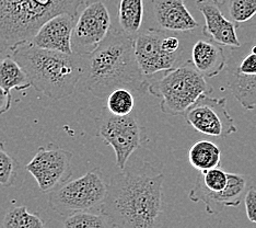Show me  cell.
I'll return each mask as SVG.
<instances>
[{
    "instance_id": "6da1fadb",
    "label": "cell",
    "mask_w": 256,
    "mask_h": 228,
    "mask_svg": "<svg viewBox=\"0 0 256 228\" xmlns=\"http://www.w3.org/2000/svg\"><path fill=\"white\" fill-rule=\"evenodd\" d=\"M162 165L148 160L113 174L100 212L114 228H160L164 213Z\"/></svg>"
},
{
    "instance_id": "7a4b0ae2",
    "label": "cell",
    "mask_w": 256,
    "mask_h": 228,
    "mask_svg": "<svg viewBox=\"0 0 256 228\" xmlns=\"http://www.w3.org/2000/svg\"><path fill=\"white\" fill-rule=\"evenodd\" d=\"M84 57V70L80 81L96 98L106 99L118 88L148 92L149 83L138 65L135 39L130 35L112 29L100 46Z\"/></svg>"
},
{
    "instance_id": "3957f363",
    "label": "cell",
    "mask_w": 256,
    "mask_h": 228,
    "mask_svg": "<svg viewBox=\"0 0 256 228\" xmlns=\"http://www.w3.org/2000/svg\"><path fill=\"white\" fill-rule=\"evenodd\" d=\"M9 52L34 89L53 100L72 96L82 78L84 56L40 49L31 41L16 44Z\"/></svg>"
},
{
    "instance_id": "277c9868",
    "label": "cell",
    "mask_w": 256,
    "mask_h": 228,
    "mask_svg": "<svg viewBox=\"0 0 256 228\" xmlns=\"http://www.w3.org/2000/svg\"><path fill=\"white\" fill-rule=\"evenodd\" d=\"M86 0H0V48L10 51L31 41L46 21L60 15L78 17Z\"/></svg>"
},
{
    "instance_id": "5b68a950",
    "label": "cell",
    "mask_w": 256,
    "mask_h": 228,
    "mask_svg": "<svg viewBox=\"0 0 256 228\" xmlns=\"http://www.w3.org/2000/svg\"><path fill=\"white\" fill-rule=\"evenodd\" d=\"M192 61L164 73L161 79L149 84L151 96L161 98L160 110L168 115H184L202 95H210L212 88Z\"/></svg>"
},
{
    "instance_id": "8992f818",
    "label": "cell",
    "mask_w": 256,
    "mask_h": 228,
    "mask_svg": "<svg viewBox=\"0 0 256 228\" xmlns=\"http://www.w3.org/2000/svg\"><path fill=\"white\" fill-rule=\"evenodd\" d=\"M108 184L100 169L93 168L48 192L50 207L62 216L96 208L100 210L106 197Z\"/></svg>"
},
{
    "instance_id": "52a82bcc",
    "label": "cell",
    "mask_w": 256,
    "mask_h": 228,
    "mask_svg": "<svg viewBox=\"0 0 256 228\" xmlns=\"http://www.w3.org/2000/svg\"><path fill=\"white\" fill-rule=\"evenodd\" d=\"M98 136L114 149L116 165L123 170L132 154L146 142L142 125L135 115H114L106 108L98 119Z\"/></svg>"
},
{
    "instance_id": "ba28073f",
    "label": "cell",
    "mask_w": 256,
    "mask_h": 228,
    "mask_svg": "<svg viewBox=\"0 0 256 228\" xmlns=\"http://www.w3.org/2000/svg\"><path fill=\"white\" fill-rule=\"evenodd\" d=\"M226 87L242 108L256 109V40L231 49Z\"/></svg>"
},
{
    "instance_id": "9c48e42d",
    "label": "cell",
    "mask_w": 256,
    "mask_h": 228,
    "mask_svg": "<svg viewBox=\"0 0 256 228\" xmlns=\"http://www.w3.org/2000/svg\"><path fill=\"white\" fill-rule=\"evenodd\" d=\"M72 151L50 143L38 147L36 154L26 166L43 192H50L72 177Z\"/></svg>"
},
{
    "instance_id": "30bf717a",
    "label": "cell",
    "mask_w": 256,
    "mask_h": 228,
    "mask_svg": "<svg viewBox=\"0 0 256 228\" xmlns=\"http://www.w3.org/2000/svg\"><path fill=\"white\" fill-rule=\"evenodd\" d=\"M112 30L108 9L102 2H94L80 11L74 28L72 49L74 54H92Z\"/></svg>"
},
{
    "instance_id": "8fae6325",
    "label": "cell",
    "mask_w": 256,
    "mask_h": 228,
    "mask_svg": "<svg viewBox=\"0 0 256 228\" xmlns=\"http://www.w3.org/2000/svg\"><path fill=\"white\" fill-rule=\"evenodd\" d=\"M186 123L197 132L212 137H226L238 132L226 98L202 95L184 113Z\"/></svg>"
},
{
    "instance_id": "7c38bea8",
    "label": "cell",
    "mask_w": 256,
    "mask_h": 228,
    "mask_svg": "<svg viewBox=\"0 0 256 228\" xmlns=\"http://www.w3.org/2000/svg\"><path fill=\"white\" fill-rule=\"evenodd\" d=\"M166 33L158 29H148L135 39V54L142 74L151 77L156 73L174 68L178 53H168L162 49Z\"/></svg>"
},
{
    "instance_id": "4fadbf2b",
    "label": "cell",
    "mask_w": 256,
    "mask_h": 228,
    "mask_svg": "<svg viewBox=\"0 0 256 228\" xmlns=\"http://www.w3.org/2000/svg\"><path fill=\"white\" fill-rule=\"evenodd\" d=\"M197 9L200 11L205 27L202 34L208 40L218 43L221 46H229L231 49L240 48L236 33V25L230 21L221 9L220 0H195Z\"/></svg>"
},
{
    "instance_id": "5bb4252c",
    "label": "cell",
    "mask_w": 256,
    "mask_h": 228,
    "mask_svg": "<svg viewBox=\"0 0 256 228\" xmlns=\"http://www.w3.org/2000/svg\"><path fill=\"white\" fill-rule=\"evenodd\" d=\"M77 17L60 14L46 21L31 42L44 50L72 54V38Z\"/></svg>"
},
{
    "instance_id": "9a60e30c",
    "label": "cell",
    "mask_w": 256,
    "mask_h": 228,
    "mask_svg": "<svg viewBox=\"0 0 256 228\" xmlns=\"http://www.w3.org/2000/svg\"><path fill=\"white\" fill-rule=\"evenodd\" d=\"M156 23L166 31L188 32L200 27L184 0H152Z\"/></svg>"
},
{
    "instance_id": "2e32d148",
    "label": "cell",
    "mask_w": 256,
    "mask_h": 228,
    "mask_svg": "<svg viewBox=\"0 0 256 228\" xmlns=\"http://www.w3.org/2000/svg\"><path fill=\"white\" fill-rule=\"evenodd\" d=\"M248 189V178L246 175L229 173L228 185L224 191L216 194L204 195L200 198V202L205 204V209L209 215H217L226 207L240 205Z\"/></svg>"
},
{
    "instance_id": "e0dca14e",
    "label": "cell",
    "mask_w": 256,
    "mask_h": 228,
    "mask_svg": "<svg viewBox=\"0 0 256 228\" xmlns=\"http://www.w3.org/2000/svg\"><path fill=\"white\" fill-rule=\"evenodd\" d=\"M192 62L206 78L218 76L226 66V57L221 45L212 40H200L192 50Z\"/></svg>"
},
{
    "instance_id": "ac0fdd59",
    "label": "cell",
    "mask_w": 256,
    "mask_h": 228,
    "mask_svg": "<svg viewBox=\"0 0 256 228\" xmlns=\"http://www.w3.org/2000/svg\"><path fill=\"white\" fill-rule=\"evenodd\" d=\"M188 160L192 167L198 171L217 168L221 163V149L212 140H198L190 147Z\"/></svg>"
},
{
    "instance_id": "d6986e66",
    "label": "cell",
    "mask_w": 256,
    "mask_h": 228,
    "mask_svg": "<svg viewBox=\"0 0 256 228\" xmlns=\"http://www.w3.org/2000/svg\"><path fill=\"white\" fill-rule=\"evenodd\" d=\"M0 86L6 90H26L32 86L24 69L12 56L0 62Z\"/></svg>"
},
{
    "instance_id": "ffe728a7",
    "label": "cell",
    "mask_w": 256,
    "mask_h": 228,
    "mask_svg": "<svg viewBox=\"0 0 256 228\" xmlns=\"http://www.w3.org/2000/svg\"><path fill=\"white\" fill-rule=\"evenodd\" d=\"M144 0H120L118 22L122 31L134 37L142 26Z\"/></svg>"
},
{
    "instance_id": "44dd1931",
    "label": "cell",
    "mask_w": 256,
    "mask_h": 228,
    "mask_svg": "<svg viewBox=\"0 0 256 228\" xmlns=\"http://www.w3.org/2000/svg\"><path fill=\"white\" fill-rule=\"evenodd\" d=\"M0 228H46L38 214L31 213L26 206H14L4 214Z\"/></svg>"
},
{
    "instance_id": "7402d4cb",
    "label": "cell",
    "mask_w": 256,
    "mask_h": 228,
    "mask_svg": "<svg viewBox=\"0 0 256 228\" xmlns=\"http://www.w3.org/2000/svg\"><path fill=\"white\" fill-rule=\"evenodd\" d=\"M226 17L236 26L252 20L256 16V0H220Z\"/></svg>"
},
{
    "instance_id": "603a6c76",
    "label": "cell",
    "mask_w": 256,
    "mask_h": 228,
    "mask_svg": "<svg viewBox=\"0 0 256 228\" xmlns=\"http://www.w3.org/2000/svg\"><path fill=\"white\" fill-rule=\"evenodd\" d=\"M106 215L92 213L91 210L76 212L65 216L64 228H112Z\"/></svg>"
},
{
    "instance_id": "cb8c5ba5",
    "label": "cell",
    "mask_w": 256,
    "mask_h": 228,
    "mask_svg": "<svg viewBox=\"0 0 256 228\" xmlns=\"http://www.w3.org/2000/svg\"><path fill=\"white\" fill-rule=\"evenodd\" d=\"M135 107V99L130 90L118 88L112 91L106 98V109L110 113L118 116L132 114Z\"/></svg>"
},
{
    "instance_id": "d4e9b609",
    "label": "cell",
    "mask_w": 256,
    "mask_h": 228,
    "mask_svg": "<svg viewBox=\"0 0 256 228\" xmlns=\"http://www.w3.org/2000/svg\"><path fill=\"white\" fill-rule=\"evenodd\" d=\"M19 169L20 163L7 153L4 143L0 142V185L6 188L12 186L18 177Z\"/></svg>"
},
{
    "instance_id": "484cf974",
    "label": "cell",
    "mask_w": 256,
    "mask_h": 228,
    "mask_svg": "<svg viewBox=\"0 0 256 228\" xmlns=\"http://www.w3.org/2000/svg\"><path fill=\"white\" fill-rule=\"evenodd\" d=\"M246 216L250 221L256 224V186H250L244 196Z\"/></svg>"
},
{
    "instance_id": "4316f807",
    "label": "cell",
    "mask_w": 256,
    "mask_h": 228,
    "mask_svg": "<svg viewBox=\"0 0 256 228\" xmlns=\"http://www.w3.org/2000/svg\"><path fill=\"white\" fill-rule=\"evenodd\" d=\"M11 92L0 86V115L8 112L11 108Z\"/></svg>"
},
{
    "instance_id": "83f0119b",
    "label": "cell",
    "mask_w": 256,
    "mask_h": 228,
    "mask_svg": "<svg viewBox=\"0 0 256 228\" xmlns=\"http://www.w3.org/2000/svg\"><path fill=\"white\" fill-rule=\"evenodd\" d=\"M162 49L168 53H178L180 40L176 37H164L162 41Z\"/></svg>"
},
{
    "instance_id": "f1b7e54d",
    "label": "cell",
    "mask_w": 256,
    "mask_h": 228,
    "mask_svg": "<svg viewBox=\"0 0 256 228\" xmlns=\"http://www.w3.org/2000/svg\"><path fill=\"white\" fill-rule=\"evenodd\" d=\"M0 62H2V51H0Z\"/></svg>"
}]
</instances>
